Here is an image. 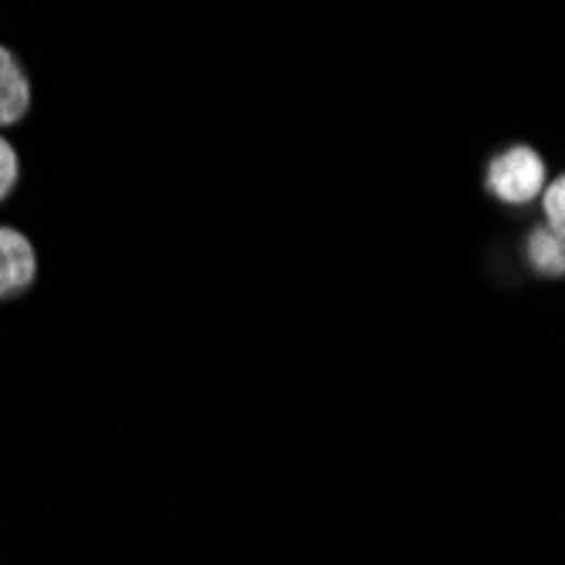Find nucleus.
<instances>
[{
	"label": "nucleus",
	"mask_w": 565,
	"mask_h": 565,
	"mask_svg": "<svg viewBox=\"0 0 565 565\" xmlns=\"http://www.w3.org/2000/svg\"><path fill=\"white\" fill-rule=\"evenodd\" d=\"M545 186V163L532 146H511L491 160L488 190L504 203H529Z\"/></svg>",
	"instance_id": "obj_1"
},
{
	"label": "nucleus",
	"mask_w": 565,
	"mask_h": 565,
	"mask_svg": "<svg viewBox=\"0 0 565 565\" xmlns=\"http://www.w3.org/2000/svg\"><path fill=\"white\" fill-rule=\"evenodd\" d=\"M34 275H38V258L31 241L21 231L0 224V301L24 295Z\"/></svg>",
	"instance_id": "obj_2"
},
{
	"label": "nucleus",
	"mask_w": 565,
	"mask_h": 565,
	"mask_svg": "<svg viewBox=\"0 0 565 565\" xmlns=\"http://www.w3.org/2000/svg\"><path fill=\"white\" fill-rule=\"evenodd\" d=\"M31 106V85L24 65L0 44V126H14Z\"/></svg>",
	"instance_id": "obj_3"
},
{
	"label": "nucleus",
	"mask_w": 565,
	"mask_h": 565,
	"mask_svg": "<svg viewBox=\"0 0 565 565\" xmlns=\"http://www.w3.org/2000/svg\"><path fill=\"white\" fill-rule=\"evenodd\" d=\"M529 265L545 275V278H562L565 275V237L555 234L552 227H539L529 234Z\"/></svg>",
	"instance_id": "obj_4"
},
{
	"label": "nucleus",
	"mask_w": 565,
	"mask_h": 565,
	"mask_svg": "<svg viewBox=\"0 0 565 565\" xmlns=\"http://www.w3.org/2000/svg\"><path fill=\"white\" fill-rule=\"evenodd\" d=\"M545 217H548V227L555 234L565 237V177H558L548 190H545Z\"/></svg>",
	"instance_id": "obj_5"
},
{
	"label": "nucleus",
	"mask_w": 565,
	"mask_h": 565,
	"mask_svg": "<svg viewBox=\"0 0 565 565\" xmlns=\"http://www.w3.org/2000/svg\"><path fill=\"white\" fill-rule=\"evenodd\" d=\"M18 173H21L18 152H14V146L4 136H0V200H4L18 186Z\"/></svg>",
	"instance_id": "obj_6"
}]
</instances>
